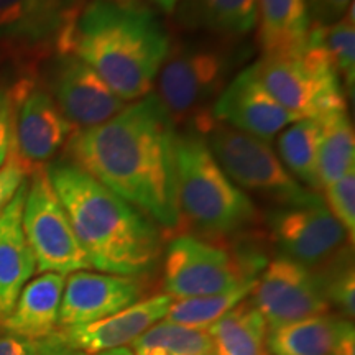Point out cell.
Returning <instances> with one entry per match:
<instances>
[{"label":"cell","instance_id":"cell-1","mask_svg":"<svg viewBox=\"0 0 355 355\" xmlns=\"http://www.w3.org/2000/svg\"><path fill=\"white\" fill-rule=\"evenodd\" d=\"M178 128L150 92L101 125L76 130L64 145L68 162L152 219L176 232Z\"/></svg>","mask_w":355,"mask_h":355},{"label":"cell","instance_id":"cell-2","mask_svg":"<svg viewBox=\"0 0 355 355\" xmlns=\"http://www.w3.org/2000/svg\"><path fill=\"white\" fill-rule=\"evenodd\" d=\"M171 43L163 21L140 0H87L56 50L78 56L130 104L153 92Z\"/></svg>","mask_w":355,"mask_h":355},{"label":"cell","instance_id":"cell-3","mask_svg":"<svg viewBox=\"0 0 355 355\" xmlns=\"http://www.w3.org/2000/svg\"><path fill=\"white\" fill-rule=\"evenodd\" d=\"M46 171L92 268L122 277L152 272L162 257L152 219L68 159Z\"/></svg>","mask_w":355,"mask_h":355},{"label":"cell","instance_id":"cell-4","mask_svg":"<svg viewBox=\"0 0 355 355\" xmlns=\"http://www.w3.org/2000/svg\"><path fill=\"white\" fill-rule=\"evenodd\" d=\"M176 232L217 243L242 237L259 222V211L247 193L235 186L212 157L199 133L176 137Z\"/></svg>","mask_w":355,"mask_h":355},{"label":"cell","instance_id":"cell-5","mask_svg":"<svg viewBox=\"0 0 355 355\" xmlns=\"http://www.w3.org/2000/svg\"><path fill=\"white\" fill-rule=\"evenodd\" d=\"M232 40L196 37L171 43L165 63L159 69L153 92L159 104L178 125H194L211 114L212 105L227 86L237 55Z\"/></svg>","mask_w":355,"mask_h":355},{"label":"cell","instance_id":"cell-6","mask_svg":"<svg viewBox=\"0 0 355 355\" xmlns=\"http://www.w3.org/2000/svg\"><path fill=\"white\" fill-rule=\"evenodd\" d=\"M188 130L202 137L219 166L243 193H254L278 207L321 199L290 175L266 140L217 122L211 114Z\"/></svg>","mask_w":355,"mask_h":355},{"label":"cell","instance_id":"cell-7","mask_svg":"<svg viewBox=\"0 0 355 355\" xmlns=\"http://www.w3.org/2000/svg\"><path fill=\"white\" fill-rule=\"evenodd\" d=\"M268 260L259 250H235L189 234L168 243L163 290L173 301L216 295L255 282Z\"/></svg>","mask_w":355,"mask_h":355},{"label":"cell","instance_id":"cell-8","mask_svg":"<svg viewBox=\"0 0 355 355\" xmlns=\"http://www.w3.org/2000/svg\"><path fill=\"white\" fill-rule=\"evenodd\" d=\"M21 225L40 275L60 273L66 277L92 268L74 234L68 212L53 189L46 166L30 173Z\"/></svg>","mask_w":355,"mask_h":355},{"label":"cell","instance_id":"cell-9","mask_svg":"<svg viewBox=\"0 0 355 355\" xmlns=\"http://www.w3.org/2000/svg\"><path fill=\"white\" fill-rule=\"evenodd\" d=\"M255 69L261 84L296 121H319L332 110L347 107L340 79L309 50L291 56H263Z\"/></svg>","mask_w":355,"mask_h":355},{"label":"cell","instance_id":"cell-10","mask_svg":"<svg viewBox=\"0 0 355 355\" xmlns=\"http://www.w3.org/2000/svg\"><path fill=\"white\" fill-rule=\"evenodd\" d=\"M13 141L8 157L15 158L30 175L50 162L76 130L58 109L48 89L33 78L13 84Z\"/></svg>","mask_w":355,"mask_h":355},{"label":"cell","instance_id":"cell-11","mask_svg":"<svg viewBox=\"0 0 355 355\" xmlns=\"http://www.w3.org/2000/svg\"><path fill=\"white\" fill-rule=\"evenodd\" d=\"M248 298L268 329L331 313L316 270L283 255L265 265Z\"/></svg>","mask_w":355,"mask_h":355},{"label":"cell","instance_id":"cell-12","mask_svg":"<svg viewBox=\"0 0 355 355\" xmlns=\"http://www.w3.org/2000/svg\"><path fill=\"white\" fill-rule=\"evenodd\" d=\"M270 237L283 257L318 270L350 245L347 234L318 201L282 206L266 214Z\"/></svg>","mask_w":355,"mask_h":355},{"label":"cell","instance_id":"cell-13","mask_svg":"<svg viewBox=\"0 0 355 355\" xmlns=\"http://www.w3.org/2000/svg\"><path fill=\"white\" fill-rule=\"evenodd\" d=\"M44 87L74 130L101 125L127 105L91 66L71 53H58Z\"/></svg>","mask_w":355,"mask_h":355},{"label":"cell","instance_id":"cell-14","mask_svg":"<svg viewBox=\"0 0 355 355\" xmlns=\"http://www.w3.org/2000/svg\"><path fill=\"white\" fill-rule=\"evenodd\" d=\"M145 293L140 277L94 273L89 270L66 277L58 329L87 326L128 308Z\"/></svg>","mask_w":355,"mask_h":355},{"label":"cell","instance_id":"cell-15","mask_svg":"<svg viewBox=\"0 0 355 355\" xmlns=\"http://www.w3.org/2000/svg\"><path fill=\"white\" fill-rule=\"evenodd\" d=\"M211 115L217 122L266 141L296 122L261 84L255 63L230 79L212 105Z\"/></svg>","mask_w":355,"mask_h":355},{"label":"cell","instance_id":"cell-16","mask_svg":"<svg viewBox=\"0 0 355 355\" xmlns=\"http://www.w3.org/2000/svg\"><path fill=\"white\" fill-rule=\"evenodd\" d=\"M83 0H0V44L13 50L56 48Z\"/></svg>","mask_w":355,"mask_h":355},{"label":"cell","instance_id":"cell-17","mask_svg":"<svg viewBox=\"0 0 355 355\" xmlns=\"http://www.w3.org/2000/svg\"><path fill=\"white\" fill-rule=\"evenodd\" d=\"M173 303L165 293L140 300L112 316L87 326L58 329L56 336L64 347L96 355L104 350L127 347L153 324L165 319Z\"/></svg>","mask_w":355,"mask_h":355},{"label":"cell","instance_id":"cell-18","mask_svg":"<svg viewBox=\"0 0 355 355\" xmlns=\"http://www.w3.org/2000/svg\"><path fill=\"white\" fill-rule=\"evenodd\" d=\"M266 345L270 355H355L354 322L319 314L270 329Z\"/></svg>","mask_w":355,"mask_h":355},{"label":"cell","instance_id":"cell-19","mask_svg":"<svg viewBox=\"0 0 355 355\" xmlns=\"http://www.w3.org/2000/svg\"><path fill=\"white\" fill-rule=\"evenodd\" d=\"M26 181L15 198L0 209V322L10 314L24 286L37 273L21 225Z\"/></svg>","mask_w":355,"mask_h":355},{"label":"cell","instance_id":"cell-20","mask_svg":"<svg viewBox=\"0 0 355 355\" xmlns=\"http://www.w3.org/2000/svg\"><path fill=\"white\" fill-rule=\"evenodd\" d=\"M66 277L42 273L21 290L10 314L0 322L3 332L28 340H43L58 331Z\"/></svg>","mask_w":355,"mask_h":355},{"label":"cell","instance_id":"cell-21","mask_svg":"<svg viewBox=\"0 0 355 355\" xmlns=\"http://www.w3.org/2000/svg\"><path fill=\"white\" fill-rule=\"evenodd\" d=\"M173 13L189 32L232 42L259 24L257 0H178Z\"/></svg>","mask_w":355,"mask_h":355},{"label":"cell","instance_id":"cell-22","mask_svg":"<svg viewBox=\"0 0 355 355\" xmlns=\"http://www.w3.org/2000/svg\"><path fill=\"white\" fill-rule=\"evenodd\" d=\"M257 7L263 56L303 53L311 28L306 0H257Z\"/></svg>","mask_w":355,"mask_h":355},{"label":"cell","instance_id":"cell-23","mask_svg":"<svg viewBox=\"0 0 355 355\" xmlns=\"http://www.w3.org/2000/svg\"><path fill=\"white\" fill-rule=\"evenodd\" d=\"M268 331L260 311L245 298L207 329L212 355H270Z\"/></svg>","mask_w":355,"mask_h":355},{"label":"cell","instance_id":"cell-24","mask_svg":"<svg viewBox=\"0 0 355 355\" xmlns=\"http://www.w3.org/2000/svg\"><path fill=\"white\" fill-rule=\"evenodd\" d=\"M354 3L340 20L329 25L311 24L304 50L318 55L331 66L343 83L345 94L355 84V19Z\"/></svg>","mask_w":355,"mask_h":355},{"label":"cell","instance_id":"cell-25","mask_svg":"<svg viewBox=\"0 0 355 355\" xmlns=\"http://www.w3.org/2000/svg\"><path fill=\"white\" fill-rule=\"evenodd\" d=\"M319 145L321 123L314 119H301L283 128L277 140L278 157L283 166L298 183L314 193H321L319 181Z\"/></svg>","mask_w":355,"mask_h":355},{"label":"cell","instance_id":"cell-26","mask_svg":"<svg viewBox=\"0 0 355 355\" xmlns=\"http://www.w3.org/2000/svg\"><path fill=\"white\" fill-rule=\"evenodd\" d=\"M319 181L321 189L355 168V135L347 107L336 109L319 119Z\"/></svg>","mask_w":355,"mask_h":355},{"label":"cell","instance_id":"cell-27","mask_svg":"<svg viewBox=\"0 0 355 355\" xmlns=\"http://www.w3.org/2000/svg\"><path fill=\"white\" fill-rule=\"evenodd\" d=\"M133 355H212L207 331L162 319L130 344Z\"/></svg>","mask_w":355,"mask_h":355},{"label":"cell","instance_id":"cell-28","mask_svg":"<svg viewBox=\"0 0 355 355\" xmlns=\"http://www.w3.org/2000/svg\"><path fill=\"white\" fill-rule=\"evenodd\" d=\"M255 282H248L234 290L216 293V295L173 301L165 319L170 322L181 324V326L193 327V329L207 331L224 314H227L241 301L250 296Z\"/></svg>","mask_w":355,"mask_h":355},{"label":"cell","instance_id":"cell-29","mask_svg":"<svg viewBox=\"0 0 355 355\" xmlns=\"http://www.w3.org/2000/svg\"><path fill=\"white\" fill-rule=\"evenodd\" d=\"M350 248L345 247L331 261L316 270L329 306L339 311L340 318L352 321L355 314V273Z\"/></svg>","mask_w":355,"mask_h":355},{"label":"cell","instance_id":"cell-30","mask_svg":"<svg viewBox=\"0 0 355 355\" xmlns=\"http://www.w3.org/2000/svg\"><path fill=\"white\" fill-rule=\"evenodd\" d=\"M324 204L332 217L343 225L347 234L350 245H354L355 237V168L349 170L343 178L334 183L324 186Z\"/></svg>","mask_w":355,"mask_h":355},{"label":"cell","instance_id":"cell-31","mask_svg":"<svg viewBox=\"0 0 355 355\" xmlns=\"http://www.w3.org/2000/svg\"><path fill=\"white\" fill-rule=\"evenodd\" d=\"M13 109H15L13 86H0V166L6 165L12 152Z\"/></svg>","mask_w":355,"mask_h":355},{"label":"cell","instance_id":"cell-32","mask_svg":"<svg viewBox=\"0 0 355 355\" xmlns=\"http://www.w3.org/2000/svg\"><path fill=\"white\" fill-rule=\"evenodd\" d=\"M26 176L28 173L25 168L12 157H8L6 165L0 166V209H3L15 198L26 181Z\"/></svg>","mask_w":355,"mask_h":355},{"label":"cell","instance_id":"cell-33","mask_svg":"<svg viewBox=\"0 0 355 355\" xmlns=\"http://www.w3.org/2000/svg\"><path fill=\"white\" fill-rule=\"evenodd\" d=\"M354 0H306L311 24L329 25L340 20Z\"/></svg>","mask_w":355,"mask_h":355},{"label":"cell","instance_id":"cell-34","mask_svg":"<svg viewBox=\"0 0 355 355\" xmlns=\"http://www.w3.org/2000/svg\"><path fill=\"white\" fill-rule=\"evenodd\" d=\"M0 355H44L42 340H28L12 334H0Z\"/></svg>","mask_w":355,"mask_h":355},{"label":"cell","instance_id":"cell-35","mask_svg":"<svg viewBox=\"0 0 355 355\" xmlns=\"http://www.w3.org/2000/svg\"><path fill=\"white\" fill-rule=\"evenodd\" d=\"M42 343H43L44 355H89V354L79 352V350H73V349L64 347V345L61 344V340L58 339L56 332L53 336L46 337V339H43Z\"/></svg>","mask_w":355,"mask_h":355},{"label":"cell","instance_id":"cell-36","mask_svg":"<svg viewBox=\"0 0 355 355\" xmlns=\"http://www.w3.org/2000/svg\"><path fill=\"white\" fill-rule=\"evenodd\" d=\"M140 2H144V3H146V6H157L159 10H163V12H166V13H173V10H175V7H176V3H178V0H140Z\"/></svg>","mask_w":355,"mask_h":355},{"label":"cell","instance_id":"cell-37","mask_svg":"<svg viewBox=\"0 0 355 355\" xmlns=\"http://www.w3.org/2000/svg\"><path fill=\"white\" fill-rule=\"evenodd\" d=\"M96 355H133V352L130 347H117V349L104 350V352H99Z\"/></svg>","mask_w":355,"mask_h":355}]
</instances>
